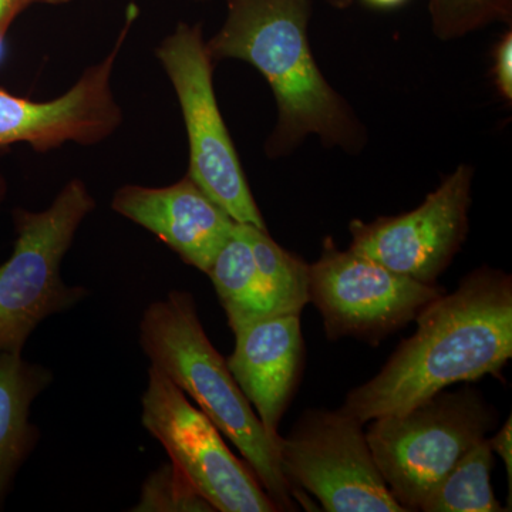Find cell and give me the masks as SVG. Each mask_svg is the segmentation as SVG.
I'll return each instance as SVG.
<instances>
[{
    "instance_id": "6da1fadb",
    "label": "cell",
    "mask_w": 512,
    "mask_h": 512,
    "mask_svg": "<svg viewBox=\"0 0 512 512\" xmlns=\"http://www.w3.org/2000/svg\"><path fill=\"white\" fill-rule=\"evenodd\" d=\"M417 330L375 377L346 396L360 423L412 409L461 382L498 376L512 357V279L478 268L414 319Z\"/></svg>"
},
{
    "instance_id": "7a4b0ae2",
    "label": "cell",
    "mask_w": 512,
    "mask_h": 512,
    "mask_svg": "<svg viewBox=\"0 0 512 512\" xmlns=\"http://www.w3.org/2000/svg\"><path fill=\"white\" fill-rule=\"evenodd\" d=\"M228 16L207 50L212 62L252 64L271 86L278 127L269 153H281L308 134L348 146L355 127L348 107L313 59L308 39L311 0H227Z\"/></svg>"
},
{
    "instance_id": "3957f363",
    "label": "cell",
    "mask_w": 512,
    "mask_h": 512,
    "mask_svg": "<svg viewBox=\"0 0 512 512\" xmlns=\"http://www.w3.org/2000/svg\"><path fill=\"white\" fill-rule=\"evenodd\" d=\"M140 345L151 365L234 443L278 511H296L279 463V443L266 433L227 360L208 339L192 293L171 291L163 301L150 303L140 320Z\"/></svg>"
},
{
    "instance_id": "277c9868",
    "label": "cell",
    "mask_w": 512,
    "mask_h": 512,
    "mask_svg": "<svg viewBox=\"0 0 512 512\" xmlns=\"http://www.w3.org/2000/svg\"><path fill=\"white\" fill-rule=\"evenodd\" d=\"M94 208L89 188L74 178L46 210L12 211L15 245L0 265V352L22 353L43 320L89 296L83 286L64 284L60 269L77 229Z\"/></svg>"
},
{
    "instance_id": "5b68a950",
    "label": "cell",
    "mask_w": 512,
    "mask_h": 512,
    "mask_svg": "<svg viewBox=\"0 0 512 512\" xmlns=\"http://www.w3.org/2000/svg\"><path fill=\"white\" fill-rule=\"evenodd\" d=\"M476 389L434 394L399 414L372 420L366 433L376 466L397 503L420 511L430 491L497 424Z\"/></svg>"
},
{
    "instance_id": "8992f818",
    "label": "cell",
    "mask_w": 512,
    "mask_h": 512,
    "mask_svg": "<svg viewBox=\"0 0 512 512\" xmlns=\"http://www.w3.org/2000/svg\"><path fill=\"white\" fill-rule=\"evenodd\" d=\"M279 463L302 507L328 512H406L384 483L363 423L339 410H306L279 441Z\"/></svg>"
},
{
    "instance_id": "52a82bcc",
    "label": "cell",
    "mask_w": 512,
    "mask_h": 512,
    "mask_svg": "<svg viewBox=\"0 0 512 512\" xmlns=\"http://www.w3.org/2000/svg\"><path fill=\"white\" fill-rule=\"evenodd\" d=\"M180 101L188 147V175L238 224L266 229L234 141L215 97L212 59L200 25L180 23L156 50Z\"/></svg>"
},
{
    "instance_id": "ba28073f",
    "label": "cell",
    "mask_w": 512,
    "mask_h": 512,
    "mask_svg": "<svg viewBox=\"0 0 512 512\" xmlns=\"http://www.w3.org/2000/svg\"><path fill=\"white\" fill-rule=\"evenodd\" d=\"M444 288L397 274L373 259L342 251L332 238L309 265V302L315 305L330 340L379 343L413 322Z\"/></svg>"
},
{
    "instance_id": "9c48e42d",
    "label": "cell",
    "mask_w": 512,
    "mask_h": 512,
    "mask_svg": "<svg viewBox=\"0 0 512 512\" xmlns=\"http://www.w3.org/2000/svg\"><path fill=\"white\" fill-rule=\"evenodd\" d=\"M141 423L215 511H278L251 468L231 453L221 431L153 365L141 397Z\"/></svg>"
},
{
    "instance_id": "30bf717a",
    "label": "cell",
    "mask_w": 512,
    "mask_h": 512,
    "mask_svg": "<svg viewBox=\"0 0 512 512\" xmlns=\"http://www.w3.org/2000/svg\"><path fill=\"white\" fill-rule=\"evenodd\" d=\"M473 170L460 165L416 210L350 222L352 249L390 271L436 285L468 231Z\"/></svg>"
},
{
    "instance_id": "8fae6325",
    "label": "cell",
    "mask_w": 512,
    "mask_h": 512,
    "mask_svg": "<svg viewBox=\"0 0 512 512\" xmlns=\"http://www.w3.org/2000/svg\"><path fill=\"white\" fill-rule=\"evenodd\" d=\"M136 18L137 10L128 9L109 55L84 70L72 89L57 99L33 101L0 89V150L29 144L46 153L66 143L93 146L116 133L123 114L111 90V76Z\"/></svg>"
},
{
    "instance_id": "7c38bea8",
    "label": "cell",
    "mask_w": 512,
    "mask_h": 512,
    "mask_svg": "<svg viewBox=\"0 0 512 512\" xmlns=\"http://www.w3.org/2000/svg\"><path fill=\"white\" fill-rule=\"evenodd\" d=\"M111 208L205 274L237 224L188 174L168 187L124 185Z\"/></svg>"
},
{
    "instance_id": "4fadbf2b",
    "label": "cell",
    "mask_w": 512,
    "mask_h": 512,
    "mask_svg": "<svg viewBox=\"0 0 512 512\" xmlns=\"http://www.w3.org/2000/svg\"><path fill=\"white\" fill-rule=\"evenodd\" d=\"M234 335L228 369L266 433L279 443V424L301 375V315L269 316L235 330Z\"/></svg>"
},
{
    "instance_id": "5bb4252c",
    "label": "cell",
    "mask_w": 512,
    "mask_h": 512,
    "mask_svg": "<svg viewBox=\"0 0 512 512\" xmlns=\"http://www.w3.org/2000/svg\"><path fill=\"white\" fill-rule=\"evenodd\" d=\"M53 383V372L30 363L22 353L0 352V508L20 468L40 441L30 423V407Z\"/></svg>"
},
{
    "instance_id": "9a60e30c",
    "label": "cell",
    "mask_w": 512,
    "mask_h": 512,
    "mask_svg": "<svg viewBox=\"0 0 512 512\" xmlns=\"http://www.w3.org/2000/svg\"><path fill=\"white\" fill-rule=\"evenodd\" d=\"M207 275L211 278L232 332L272 316L254 255L248 242L237 231V224L232 237L215 256Z\"/></svg>"
},
{
    "instance_id": "2e32d148",
    "label": "cell",
    "mask_w": 512,
    "mask_h": 512,
    "mask_svg": "<svg viewBox=\"0 0 512 512\" xmlns=\"http://www.w3.org/2000/svg\"><path fill=\"white\" fill-rule=\"evenodd\" d=\"M251 248L272 316L301 315L309 303V265L276 244L268 229L238 224Z\"/></svg>"
},
{
    "instance_id": "e0dca14e",
    "label": "cell",
    "mask_w": 512,
    "mask_h": 512,
    "mask_svg": "<svg viewBox=\"0 0 512 512\" xmlns=\"http://www.w3.org/2000/svg\"><path fill=\"white\" fill-rule=\"evenodd\" d=\"M493 450L488 439L470 448L421 504L424 512L505 511L491 487Z\"/></svg>"
},
{
    "instance_id": "ac0fdd59",
    "label": "cell",
    "mask_w": 512,
    "mask_h": 512,
    "mask_svg": "<svg viewBox=\"0 0 512 512\" xmlns=\"http://www.w3.org/2000/svg\"><path fill=\"white\" fill-rule=\"evenodd\" d=\"M133 512H215L214 507L173 461L146 478Z\"/></svg>"
},
{
    "instance_id": "d6986e66",
    "label": "cell",
    "mask_w": 512,
    "mask_h": 512,
    "mask_svg": "<svg viewBox=\"0 0 512 512\" xmlns=\"http://www.w3.org/2000/svg\"><path fill=\"white\" fill-rule=\"evenodd\" d=\"M434 33L456 39L493 22H510L512 0H430Z\"/></svg>"
},
{
    "instance_id": "ffe728a7",
    "label": "cell",
    "mask_w": 512,
    "mask_h": 512,
    "mask_svg": "<svg viewBox=\"0 0 512 512\" xmlns=\"http://www.w3.org/2000/svg\"><path fill=\"white\" fill-rule=\"evenodd\" d=\"M494 83L505 100H512V33L505 32L494 50Z\"/></svg>"
},
{
    "instance_id": "44dd1931",
    "label": "cell",
    "mask_w": 512,
    "mask_h": 512,
    "mask_svg": "<svg viewBox=\"0 0 512 512\" xmlns=\"http://www.w3.org/2000/svg\"><path fill=\"white\" fill-rule=\"evenodd\" d=\"M72 0H0V33L6 35L13 20L32 5H64Z\"/></svg>"
},
{
    "instance_id": "7402d4cb",
    "label": "cell",
    "mask_w": 512,
    "mask_h": 512,
    "mask_svg": "<svg viewBox=\"0 0 512 512\" xmlns=\"http://www.w3.org/2000/svg\"><path fill=\"white\" fill-rule=\"evenodd\" d=\"M491 450L503 458L508 474V487H510V500L512 493V417H508L501 430L494 437L488 439Z\"/></svg>"
},
{
    "instance_id": "603a6c76",
    "label": "cell",
    "mask_w": 512,
    "mask_h": 512,
    "mask_svg": "<svg viewBox=\"0 0 512 512\" xmlns=\"http://www.w3.org/2000/svg\"><path fill=\"white\" fill-rule=\"evenodd\" d=\"M363 2L379 9H393L397 8V6H402L403 3L407 2V0H363Z\"/></svg>"
},
{
    "instance_id": "cb8c5ba5",
    "label": "cell",
    "mask_w": 512,
    "mask_h": 512,
    "mask_svg": "<svg viewBox=\"0 0 512 512\" xmlns=\"http://www.w3.org/2000/svg\"><path fill=\"white\" fill-rule=\"evenodd\" d=\"M6 195H8V181H6L5 175L0 171V205L6 200Z\"/></svg>"
},
{
    "instance_id": "d4e9b609",
    "label": "cell",
    "mask_w": 512,
    "mask_h": 512,
    "mask_svg": "<svg viewBox=\"0 0 512 512\" xmlns=\"http://www.w3.org/2000/svg\"><path fill=\"white\" fill-rule=\"evenodd\" d=\"M330 5L335 6V8L343 9L348 8L350 6V3H352V0H328Z\"/></svg>"
}]
</instances>
